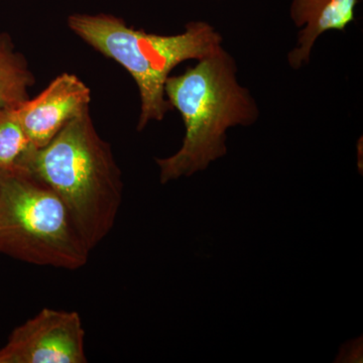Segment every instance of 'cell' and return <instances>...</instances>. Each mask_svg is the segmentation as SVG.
<instances>
[{
    "label": "cell",
    "instance_id": "3957f363",
    "mask_svg": "<svg viewBox=\"0 0 363 363\" xmlns=\"http://www.w3.org/2000/svg\"><path fill=\"white\" fill-rule=\"evenodd\" d=\"M69 28L88 45L121 64L135 79L140 97L138 130L161 121L172 108L164 93L171 72L188 60H201L222 47V35L205 21H192L185 32L157 35L126 25L109 14H73Z\"/></svg>",
    "mask_w": 363,
    "mask_h": 363
},
{
    "label": "cell",
    "instance_id": "6da1fadb",
    "mask_svg": "<svg viewBox=\"0 0 363 363\" xmlns=\"http://www.w3.org/2000/svg\"><path fill=\"white\" fill-rule=\"evenodd\" d=\"M21 169L61 198L90 252L111 233L123 202V182L89 109L69 121L44 147L33 150Z\"/></svg>",
    "mask_w": 363,
    "mask_h": 363
},
{
    "label": "cell",
    "instance_id": "277c9868",
    "mask_svg": "<svg viewBox=\"0 0 363 363\" xmlns=\"http://www.w3.org/2000/svg\"><path fill=\"white\" fill-rule=\"evenodd\" d=\"M0 253L40 267L76 271L90 250L51 188L21 169H0Z\"/></svg>",
    "mask_w": 363,
    "mask_h": 363
},
{
    "label": "cell",
    "instance_id": "7a4b0ae2",
    "mask_svg": "<svg viewBox=\"0 0 363 363\" xmlns=\"http://www.w3.org/2000/svg\"><path fill=\"white\" fill-rule=\"evenodd\" d=\"M236 74L235 61L221 47L182 75L167 79V99L180 112L186 133L175 155L156 160L162 184L204 171L225 156L228 128L257 121L255 100Z\"/></svg>",
    "mask_w": 363,
    "mask_h": 363
},
{
    "label": "cell",
    "instance_id": "8992f818",
    "mask_svg": "<svg viewBox=\"0 0 363 363\" xmlns=\"http://www.w3.org/2000/svg\"><path fill=\"white\" fill-rule=\"evenodd\" d=\"M91 92L77 77L62 74L40 94L16 109V116L35 149L44 147L69 121L89 109Z\"/></svg>",
    "mask_w": 363,
    "mask_h": 363
},
{
    "label": "cell",
    "instance_id": "5b68a950",
    "mask_svg": "<svg viewBox=\"0 0 363 363\" xmlns=\"http://www.w3.org/2000/svg\"><path fill=\"white\" fill-rule=\"evenodd\" d=\"M85 362V330L75 311L44 308L16 327L0 348V363Z\"/></svg>",
    "mask_w": 363,
    "mask_h": 363
},
{
    "label": "cell",
    "instance_id": "52a82bcc",
    "mask_svg": "<svg viewBox=\"0 0 363 363\" xmlns=\"http://www.w3.org/2000/svg\"><path fill=\"white\" fill-rule=\"evenodd\" d=\"M358 0H293L291 18L301 28L298 45L288 55L295 70L309 63L313 47L320 35L329 30L344 32L354 21Z\"/></svg>",
    "mask_w": 363,
    "mask_h": 363
},
{
    "label": "cell",
    "instance_id": "ba28073f",
    "mask_svg": "<svg viewBox=\"0 0 363 363\" xmlns=\"http://www.w3.org/2000/svg\"><path fill=\"white\" fill-rule=\"evenodd\" d=\"M33 84L26 60L14 51L9 38L0 35V111L16 109L25 104Z\"/></svg>",
    "mask_w": 363,
    "mask_h": 363
},
{
    "label": "cell",
    "instance_id": "9c48e42d",
    "mask_svg": "<svg viewBox=\"0 0 363 363\" xmlns=\"http://www.w3.org/2000/svg\"><path fill=\"white\" fill-rule=\"evenodd\" d=\"M35 150L16 109L0 111V169H21Z\"/></svg>",
    "mask_w": 363,
    "mask_h": 363
}]
</instances>
